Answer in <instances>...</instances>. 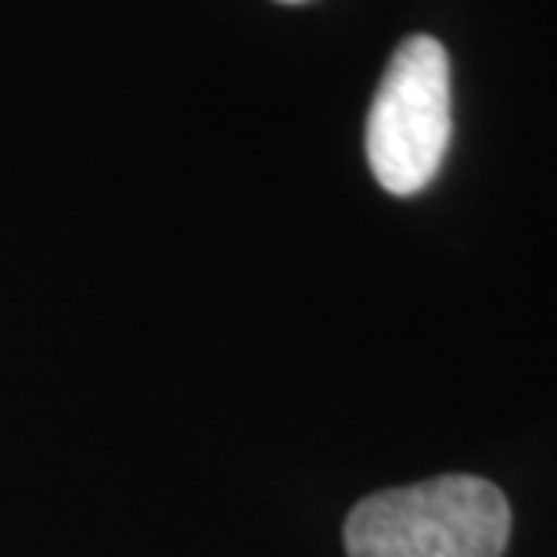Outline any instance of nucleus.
<instances>
[{
    "mask_svg": "<svg viewBox=\"0 0 557 557\" xmlns=\"http://www.w3.org/2000/svg\"><path fill=\"white\" fill-rule=\"evenodd\" d=\"M511 504L479 475L371 493L346 518L349 557H504Z\"/></svg>",
    "mask_w": 557,
    "mask_h": 557,
    "instance_id": "nucleus-1",
    "label": "nucleus"
},
{
    "mask_svg": "<svg viewBox=\"0 0 557 557\" xmlns=\"http://www.w3.org/2000/svg\"><path fill=\"white\" fill-rule=\"evenodd\" d=\"M281 4H302V0H281Z\"/></svg>",
    "mask_w": 557,
    "mask_h": 557,
    "instance_id": "nucleus-3",
    "label": "nucleus"
},
{
    "mask_svg": "<svg viewBox=\"0 0 557 557\" xmlns=\"http://www.w3.org/2000/svg\"><path fill=\"white\" fill-rule=\"evenodd\" d=\"M454 134L449 54L435 37H407L388 62L367 115V162L388 195L424 191Z\"/></svg>",
    "mask_w": 557,
    "mask_h": 557,
    "instance_id": "nucleus-2",
    "label": "nucleus"
}]
</instances>
